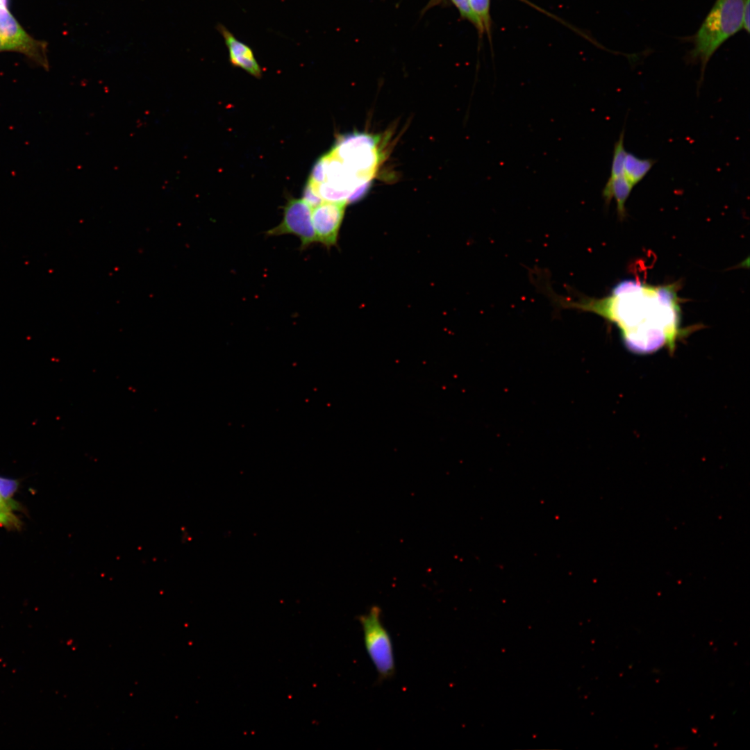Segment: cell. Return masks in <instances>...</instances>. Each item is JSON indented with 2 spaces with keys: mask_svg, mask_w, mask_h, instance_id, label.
Instances as JSON below:
<instances>
[{
  "mask_svg": "<svg viewBox=\"0 0 750 750\" xmlns=\"http://www.w3.org/2000/svg\"><path fill=\"white\" fill-rule=\"evenodd\" d=\"M677 290V284L653 286L626 280L603 298L560 297L556 301L562 308L593 312L615 324L624 344L633 353L650 354L665 347L672 354L678 340L690 331L681 326Z\"/></svg>",
  "mask_w": 750,
  "mask_h": 750,
  "instance_id": "obj_1",
  "label": "cell"
},
{
  "mask_svg": "<svg viewBox=\"0 0 750 750\" xmlns=\"http://www.w3.org/2000/svg\"><path fill=\"white\" fill-rule=\"evenodd\" d=\"M377 169L364 149L335 145L317 160L307 185L323 201L348 204L366 194Z\"/></svg>",
  "mask_w": 750,
  "mask_h": 750,
  "instance_id": "obj_2",
  "label": "cell"
},
{
  "mask_svg": "<svg viewBox=\"0 0 750 750\" xmlns=\"http://www.w3.org/2000/svg\"><path fill=\"white\" fill-rule=\"evenodd\" d=\"M749 0H716L697 31L686 39L692 47L685 61L701 65L698 90L707 64L717 49L741 29L749 33Z\"/></svg>",
  "mask_w": 750,
  "mask_h": 750,
  "instance_id": "obj_3",
  "label": "cell"
},
{
  "mask_svg": "<svg viewBox=\"0 0 750 750\" xmlns=\"http://www.w3.org/2000/svg\"><path fill=\"white\" fill-rule=\"evenodd\" d=\"M381 610L377 606L358 619L361 624L367 653L378 674L380 681L392 678L395 673L391 637L381 622Z\"/></svg>",
  "mask_w": 750,
  "mask_h": 750,
  "instance_id": "obj_4",
  "label": "cell"
},
{
  "mask_svg": "<svg viewBox=\"0 0 750 750\" xmlns=\"http://www.w3.org/2000/svg\"><path fill=\"white\" fill-rule=\"evenodd\" d=\"M0 38L4 51L23 53L40 66L49 67L47 44L28 34L4 4H0Z\"/></svg>",
  "mask_w": 750,
  "mask_h": 750,
  "instance_id": "obj_5",
  "label": "cell"
},
{
  "mask_svg": "<svg viewBox=\"0 0 750 750\" xmlns=\"http://www.w3.org/2000/svg\"><path fill=\"white\" fill-rule=\"evenodd\" d=\"M312 207L303 199H290L283 208V216L276 226L267 232L269 236L292 234L301 241V250L317 242L312 221Z\"/></svg>",
  "mask_w": 750,
  "mask_h": 750,
  "instance_id": "obj_6",
  "label": "cell"
},
{
  "mask_svg": "<svg viewBox=\"0 0 750 750\" xmlns=\"http://www.w3.org/2000/svg\"><path fill=\"white\" fill-rule=\"evenodd\" d=\"M343 202L322 201L312 209V221L317 238L327 248L337 244L345 207Z\"/></svg>",
  "mask_w": 750,
  "mask_h": 750,
  "instance_id": "obj_7",
  "label": "cell"
},
{
  "mask_svg": "<svg viewBox=\"0 0 750 750\" xmlns=\"http://www.w3.org/2000/svg\"><path fill=\"white\" fill-rule=\"evenodd\" d=\"M217 29L223 37L228 50L230 62L255 77H260L262 69L251 48L235 38L223 24H219Z\"/></svg>",
  "mask_w": 750,
  "mask_h": 750,
  "instance_id": "obj_8",
  "label": "cell"
},
{
  "mask_svg": "<svg viewBox=\"0 0 750 750\" xmlns=\"http://www.w3.org/2000/svg\"><path fill=\"white\" fill-rule=\"evenodd\" d=\"M633 187L624 176H621L616 178L609 177L603 188L602 196L605 203L608 206L612 199H615L617 214L621 218L625 216V203Z\"/></svg>",
  "mask_w": 750,
  "mask_h": 750,
  "instance_id": "obj_9",
  "label": "cell"
},
{
  "mask_svg": "<svg viewBox=\"0 0 750 750\" xmlns=\"http://www.w3.org/2000/svg\"><path fill=\"white\" fill-rule=\"evenodd\" d=\"M656 162L654 159L640 158L628 152L624 163L623 176L635 186L646 176Z\"/></svg>",
  "mask_w": 750,
  "mask_h": 750,
  "instance_id": "obj_10",
  "label": "cell"
},
{
  "mask_svg": "<svg viewBox=\"0 0 750 750\" xmlns=\"http://www.w3.org/2000/svg\"><path fill=\"white\" fill-rule=\"evenodd\" d=\"M624 133L625 128H624L619 135V139L615 143L610 178H616L623 176L624 163L628 153L624 147Z\"/></svg>",
  "mask_w": 750,
  "mask_h": 750,
  "instance_id": "obj_11",
  "label": "cell"
},
{
  "mask_svg": "<svg viewBox=\"0 0 750 750\" xmlns=\"http://www.w3.org/2000/svg\"><path fill=\"white\" fill-rule=\"evenodd\" d=\"M471 8L481 22L484 31H489L490 26V0H469Z\"/></svg>",
  "mask_w": 750,
  "mask_h": 750,
  "instance_id": "obj_12",
  "label": "cell"
},
{
  "mask_svg": "<svg viewBox=\"0 0 750 750\" xmlns=\"http://www.w3.org/2000/svg\"><path fill=\"white\" fill-rule=\"evenodd\" d=\"M451 1L458 8L462 17L473 24L480 33L484 31L483 26L474 13L469 0H451Z\"/></svg>",
  "mask_w": 750,
  "mask_h": 750,
  "instance_id": "obj_13",
  "label": "cell"
},
{
  "mask_svg": "<svg viewBox=\"0 0 750 750\" xmlns=\"http://www.w3.org/2000/svg\"><path fill=\"white\" fill-rule=\"evenodd\" d=\"M19 485L18 480L0 476V494L6 500H12Z\"/></svg>",
  "mask_w": 750,
  "mask_h": 750,
  "instance_id": "obj_14",
  "label": "cell"
},
{
  "mask_svg": "<svg viewBox=\"0 0 750 750\" xmlns=\"http://www.w3.org/2000/svg\"><path fill=\"white\" fill-rule=\"evenodd\" d=\"M0 526L11 530L19 529L22 523L13 513L0 512Z\"/></svg>",
  "mask_w": 750,
  "mask_h": 750,
  "instance_id": "obj_15",
  "label": "cell"
},
{
  "mask_svg": "<svg viewBox=\"0 0 750 750\" xmlns=\"http://www.w3.org/2000/svg\"><path fill=\"white\" fill-rule=\"evenodd\" d=\"M22 507L14 500H6L0 494V512L12 513V510H22Z\"/></svg>",
  "mask_w": 750,
  "mask_h": 750,
  "instance_id": "obj_16",
  "label": "cell"
},
{
  "mask_svg": "<svg viewBox=\"0 0 750 750\" xmlns=\"http://www.w3.org/2000/svg\"><path fill=\"white\" fill-rule=\"evenodd\" d=\"M4 51V48H3V43H2V42H1V38H0V51Z\"/></svg>",
  "mask_w": 750,
  "mask_h": 750,
  "instance_id": "obj_17",
  "label": "cell"
}]
</instances>
